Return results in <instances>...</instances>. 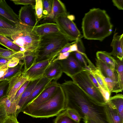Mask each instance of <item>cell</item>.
I'll list each match as a JSON object with an SVG mask.
<instances>
[{
    "label": "cell",
    "instance_id": "cell-17",
    "mask_svg": "<svg viewBox=\"0 0 123 123\" xmlns=\"http://www.w3.org/2000/svg\"><path fill=\"white\" fill-rule=\"evenodd\" d=\"M63 71L59 61L53 62L46 69L44 76L52 80L57 81L62 76Z\"/></svg>",
    "mask_w": 123,
    "mask_h": 123
},
{
    "label": "cell",
    "instance_id": "cell-38",
    "mask_svg": "<svg viewBox=\"0 0 123 123\" xmlns=\"http://www.w3.org/2000/svg\"><path fill=\"white\" fill-rule=\"evenodd\" d=\"M97 69L95 71H92L91 73L95 78L101 88L105 91L109 92L105 82L98 73Z\"/></svg>",
    "mask_w": 123,
    "mask_h": 123
},
{
    "label": "cell",
    "instance_id": "cell-9",
    "mask_svg": "<svg viewBox=\"0 0 123 123\" xmlns=\"http://www.w3.org/2000/svg\"><path fill=\"white\" fill-rule=\"evenodd\" d=\"M58 61L61 65L63 72L70 78L84 69L73 52L71 53L67 59Z\"/></svg>",
    "mask_w": 123,
    "mask_h": 123
},
{
    "label": "cell",
    "instance_id": "cell-50",
    "mask_svg": "<svg viewBox=\"0 0 123 123\" xmlns=\"http://www.w3.org/2000/svg\"><path fill=\"white\" fill-rule=\"evenodd\" d=\"M9 60L0 57V65L7 64Z\"/></svg>",
    "mask_w": 123,
    "mask_h": 123
},
{
    "label": "cell",
    "instance_id": "cell-5",
    "mask_svg": "<svg viewBox=\"0 0 123 123\" xmlns=\"http://www.w3.org/2000/svg\"><path fill=\"white\" fill-rule=\"evenodd\" d=\"M33 28L20 21L17 30L6 37H10L14 43L25 49L26 52L37 53L41 37Z\"/></svg>",
    "mask_w": 123,
    "mask_h": 123
},
{
    "label": "cell",
    "instance_id": "cell-34",
    "mask_svg": "<svg viewBox=\"0 0 123 123\" xmlns=\"http://www.w3.org/2000/svg\"><path fill=\"white\" fill-rule=\"evenodd\" d=\"M35 6V14L38 23L43 19V4L42 0H36Z\"/></svg>",
    "mask_w": 123,
    "mask_h": 123
},
{
    "label": "cell",
    "instance_id": "cell-22",
    "mask_svg": "<svg viewBox=\"0 0 123 123\" xmlns=\"http://www.w3.org/2000/svg\"><path fill=\"white\" fill-rule=\"evenodd\" d=\"M105 114L109 123H123V119L116 109L113 108L108 102L104 104Z\"/></svg>",
    "mask_w": 123,
    "mask_h": 123
},
{
    "label": "cell",
    "instance_id": "cell-49",
    "mask_svg": "<svg viewBox=\"0 0 123 123\" xmlns=\"http://www.w3.org/2000/svg\"><path fill=\"white\" fill-rule=\"evenodd\" d=\"M71 45L67 46L62 49L58 53V55L60 54L68 52L70 49Z\"/></svg>",
    "mask_w": 123,
    "mask_h": 123
},
{
    "label": "cell",
    "instance_id": "cell-32",
    "mask_svg": "<svg viewBox=\"0 0 123 123\" xmlns=\"http://www.w3.org/2000/svg\"><path fill=\"white\" fill-rule=\"evenodd\" d=\"M87 73L95 87L100 92L104 99L105 100H109L111 95L109 92L108 91H105L101 88L95 78L90 72L87 71Z\"/></svg>",
    "mask_w": 123,
    "mask_h": 123
},
{
    "label": "cell",
    "instance_id": "cell-44",
    "mask_svg": "<svg viewBox=\"0 0 123 123\" xmlns=\"http://www.w3.org/2000/svg\"><path fill=\"white\" fill-rule=\"evenodd\" d=\"M3 123H19L16 116H7Z\"/></svg>",
    "mask_w": 123,
    "mask_h": 123
},
{
    "label": "cell",
    "instance_id": "cell-1",
    "mask_svg": "<svg viewBox=\"0 0 123 123\" xmlns=\"http://www.w3.org/2000/svg\"><path fill=\"white\" fill-rule=\"evenodd\" d=\"M60 85L65 95L66 109H75L83 119L88 118L96 123H109L104 104L97 103L73 81L65 80Z\"/></svg>",
    "mask_w": 123,
    "mask_h": 123
},
{
    "label": "cell",
    "instance_id": "cell-43",
    "mask_svg": "<svg viewBox=\"0 0 123 123\" xmlns=\"http://www.w3.org/2000/svg\"><path fill=\"white\" fill-rule=\"evenodd\" d=\"M7 116L4 107L0 103V123H3Z\"/></svg>",
    "mask_w": 123,
    "mask_h": 123
},
{
    "label": "cell",
    "instance_id": "cell-12",
    "mask_svg": "<svg viewBox=\"0 0 123 123\" xmlns=\"http://www.w3.org/2000/svg\"><path fill=\"white\" fill-rule=\"evenodd\" d=\"M77 42L78 50L73 52L76 58L84 69L88 68L91 72L96 70L97 67L91 62L85 53V48L81 39H78Z\"/></svg>",
    "mask_w": 123,
    "mask_h": 123
},
{
    "label": "cell",
    "instance_id": "cell-33",
    "mask_svg": "<svg viewBox=\"0 0 123 123\" xmlns=\"http://www.w3.org/2000/svg\"><path fill=\"white\" fill-rule=\"evenodd\" d=\"M54 123H80L71 118L67 114L66 110L58 115L55 118Z\"/></svg>",
    "mask_w": 123,
    "mask_h": 123
},
{
    "label": "cell",
    "instance_id": "cell-51",
    "mask_svg": "<svg viewBox=\"0 0 123 123\" xmlns=\"http://www.w3.org/2000/svg\"><path fill=\"white\" fill-rule=\"evenodd\" d=\"M83 119L84 121H86L87 123H96L93 121L88 118H86Z\"/></svg>",
    "mask_w": 123,
    "mask_h": 123
},
{
    "label": "cell",
    "instance_id": "cell-10",
    "mask_svg": "<svg viewBox=\"0 0 123 123\" xmlns=\"http://www.w3.org/2000/svg\"><path fill=\"white\" fill-rule=\"evenodd\" d=\"M60 84L57 82V81L52 80L26 106H36L48 100L55 93Z\"/></svg>",
    "mask_w": 123,
    "mask_h": 123
},
{
    "label": "cell",
    "instance_id": "cell-26",
    "mask_svg": "<svg viewBox=\"0 0 123 123\" xmlns=\"http://www.w3.org/2000/svg\"><path fill=\"white\" fill-rule=\"evenodd\" d=\"M0 103L4 106L7 116H16L17 106L11 102L10 98L7 96L2 99L0 101Z\"/></svg>",
    "mask_w": 123,
    "mask_h": 123
},
{
    "label": "cell",
    "instance_id": "cell-47",
    "mask_svg": "<svg viewBox=\"0 0 123 123\" xmlns=\"http://www.w3.org/2000/svg\"><path fill=\"white\" fill-rule=\"evenodd\" d=\"M114 5L120 10H123V0H112Z\"/></svg>",
    "mask_w": 123,
    "mask_h": 123
},
{
    "label": "cell",
    "instance_id": "cell-28",
    "mask_svg": "<svg viewBox=\"0 0 123 123\" xmlns=\"http://www.w3.org/2000/svg\"><path fill=\"white\" fill-rule=\"evenodd\" d=\"M25 53L21 51L15 52L8 49H5L0 47V57L10 59L13 57H16L23 60Z\"/></svg>",
    "mask_w": 123,
    "mask_h": 123
},
{
    "label": "cell",
    "instance_id": "cell-31",
    "mask_svg": "<svg viewBox=\"0 0 123 123\" xmlns=\"http://www.w3.org/2000/svg\"><path fill=\"white\" fill-rule=\"evenodd\" d=\"M115 70L117 74L118 82L121 90L123 89V60H116Z\"/></svg>",
    "mask_w": 123,
    "mask_h": 123
},
{
    "label": "cell",
    "instance_id": "cell-46",
    "mask_svg": "<svg viewBox=\"0 0 123 123\" xmlns=\"http://www.w3.org/2000/svg\"><path fill=\"white\" fill-rule=\"evenodd\" d=\"M8 68L7 64L0 65V79L2 77L7 73Z\"/></svg>",
    "mask_w": 123,
    "mask_h": 123
},
{
    "label": "cell",
    "instance_id": "cell-23",
    "mask_svg": "<svg viewBox=\"0 0 123 123\" xmlns=\"http://www.w3.org/2000/svg\"><path fill=\"white\" fill-rule=\"evenodd\" d=\"M97 59L103 62L111 68L115 70L116 60L109 53L106 51H98L96 53Z\"/></svg>",
    "mask_w": 123,
    "mask_h": 123
},
{
    "label": "cell",
    "instance_id": "cell-7",
    "mask_svg": "<svg viewBox=\"0 0 123 123\" xmlns=\"http://www.w3.org/2000/svg\"><path fill=\"white\" fill-rule=\"evenodd\" d=\"M69 13L60 15L57 17L55 22L60 31L64 34L69 41H75L83 37L75 24L68 17Z\"/></svg>",
    "mask_w": 123,
    "mask_h": 123
},
{
    "label": "cell",
    "instance_id": "cell-18",
    "mask_svg": "<svg viewBox=\"0 0 123 123\" xmlns=\"http://www.w3.org/2000/svg\"><path fill=\"white\" fill-rule=\"evenodd\" d=\"M33 29L40 37L60 31L57 24L54 23H46L39 24L34 27Z\"/></svg>",
    "mask_w": 123,
    "mask_h": 123
},
{
    "label": "cell",
    "instance_id": "cell-27",
    "mask_svg": "<svg viewBox=\"0 0 123 123\" xmlns=\"http://www.w3.org/2000/svg\"><path fill=\"white\" fill-rule=\"evenodd\" d=\"M37 53L33 52H25L23 60L24 69L23 72L27 71L36 63Z\"/></svg>",
    "mask_w": 123,
    "mask_h": 123
},
{
    "label": "cell",
    "instance_id": "cell-30",
    "mask_svg": "<svg viewBox=\"0 0 123 123\" xmlns=\"http://www.w3.org/2000/svg\"><path fill=\"white\" fill-rule=\"evenodd\" d=\"M0 44L13 51L18 52L21 51V47L14 43L6 37L1 34Z\"/></svg>",
    "mask_w": 123,
    "mask_h": 123
},
{
    "label": "cell",
    "instance_id": "cell-11",
    "mask_svg": "<svg viewBox=\"0 0 123 123\" xmlns=\"http://www.w3.org/2000/svg\"><path fill=\"white\" fill-rule=\"evenodd\" d=\"M18 15L19 21L27 25L34 27L38 25L34 7L30 5L21 7Z\"/></svg>",
    "mask_w": 123,
    "mask_h": 123
},
{
    "label": "cell",
    "instance_id": "cell-40",
    "mask_svg": "<svg viewBox=\"0 0 123 123\" xmlns=\"http://www.w3.org/2000/svg\"><path fill=\"white\" fill-rule=\"evenodd\" d=\"M17 25H15L5 18L0 16V28L12 29L15 28Z\"/></svg>",
    "mask_w": 123,
    "mask_h": 123
},
{
    "label": "cell",
    "instance_id": "cell-24",
    "mask_svg": "<svg viewBox=\"0 0 123 123\" xmlns=\"http://www.w3.org/2000/svg\"><path fill=\"white\" fill-rule=\"evenodd\" d=\"M112 107L118 111L121 117L123 119V96L118 94L110 97L108 102Z\"/></svg>",
    "mask_w": 123,
    "mask_h": 123
},
{
    "label": "cell",
    "instance_id": "cell-19",
    "mask_svg": "<svg viewBox=\"0 0 123 123\" xmlns=\"http://www.w3.org/2000/svg\"><path fill=\"white\" fill-rule=\"evenodd\" d=\"M96 67L101 74L104 77L110 78L118 83L117 74L115 70L101 61L96 59Z\"/></svg>",
    "mask_w": 123,
    "mask_h": 123
},
{
    "label": "cell",
    "instance_id": "cell-3",
    "mask_svg": "<svg viewBox=\"0 0 123 123\" xmlns=\"http://www.w3.org/2000/svg\"><path fill=\"white\" fill-rule=\"evenodd\" d=\"M66 109L65 95L60 85L54 95L48 100L36 106H26L21 112L33 117L47 118L57 116Z\"/></svg>",
    "mask_w": 123,
    "mask_h": 123
},
{
    "label": "cell",
    "instance_id": "cell-2",
    "mask_svg": "<svg viewBox=\"0 0 123 123\" xmlns=\"http://www.w3.org/2000/svg\"><path fill=\"white\" fill-rule=\"evenodd\" d=\"M113 26L105 10L99 8L91 9L82 19L83 37L87 40L102 41L111 34Z\"/></svg>",
    "mask_w": 123,
    "mask_h": 123
},
{
    "label": "cell",
    "instance_id": "cell-8",
    "mask_svg": "<svg viewBox=\"0 0 123 123\" xmlns=\"http://www.w3.org/2000/svg\"><path fill=\"white\" fill-rule=\"evenodd\" d=\"M54 59H51L36 63L27 71L22 72L23 74L30 81L40 79L44 76L46 69Z\"/></svg>",
    "mask_w": 123,
    "mask_h": 123
},
{
    "label": "cell",
    "instance_id": "cell-25",
    "mask_svg": "<svg viewBox=\"0 0 123 123\" xmlns=\"http://www.w3.org/2000/svg\"><path fill=\"white\" fill-rule=\"evenodd\" d=\"M23 63L21 61L18 65L15 67L11 68H8L7 73L0 79V81L4 80H9L12 78L19 74L23 72Z\"/></svg>",
    "mask_w": 123,
    "mask_h": 123
},
{
    "label": "cell",
    "instance_id": "cell-4",
    "mask_svg": "<svg viewBox=\"0 0 123 123\" xmlns=\"http://www.w3.org/2000/svg\"><path fill=\"white\" fill-rule=\"evenodd\" d=\"M69 41L61 31L41 37L37 52L36 63L55 59L62 49L75 43L76 41L70 43Z\"/></svg>",
    "mask_w": 123,
    "mask_h": 123
},
{
    "label": "cell",
    "instance_id": "cell-42",
    "mask_svg": "<svg viewBox=\"0 0 123 123\" xmlns=\"http://www.w3.org/2000/svg\"><path fill=\"white\" fill-rule=\"evenodd\" d=\"M21 61L19 59L13 57L9 60L7 63V65L8 68H13L17 66Z\"/></svg>",
    "mask_w": 123,
    "mask_h": 123
},
{
    "label": "cell",
    "instance_id": "cell-21",
    "mask_svg": "<svg viewBox=\"0 0 123 123\" xmlns=\"http://www.w3.org/2000/svg\"><path fill=\"white\" fill-rule=\"evenodd\" d=\"M40 79L30 81L25 88L17 106L16 114L17 117L18 113L21 112L26 100Z\"/></svg>",
    "mask_w": 123,
    "mask_h": 123
},
{
    "label": "cell",
    "instance_id": "cell-6",
    "mask_svg": "<svg viewBox=\"0 0 123 123\" xmlns=\"http://www.w3.org/2000/svg\"><path fill=\"white\" fill-rule=\"evenodd\" d=\"M72 81L98 103L104 105L105 102L101 93L89 78L87 71L84 69L71 78Z\"/></svg>",
    "mask_w": 123,
    "mask_h": 123
},
{
    "label": "cell",
    "instance_id": "cell-29",
    "mask_svg": "<svg viewBox=\"0 0 123 123\" xmlns=\"http://www.w3.org/2000/svg\"><path fill=\"white\" fill-rule=\"evenodd\" d=\"M97 71L105 82L111 94L112 92H115L117 93L122 92L118 83L110 78L104 77L97 68Z\"/></svg>",
    "mask_w": 123,
    "mask_h": 123
},
{
    "label": "cell",
    "instance_id": "cell-13",
    "mask_svg": "<svg viewBox=\"0 0 123 123\" xmlns=\"http://www.w3.org/2000/svg\"><path fill=\"white\" fill-rule=\"evenodd\" d=\"M64 4L59 0H53L52 8L49 15L41 20L38 25L46 23H54L55 18L59 15L67 12Z\"/></svg>",
    "mask_w": 123,
    "mask_h": 123
},
{
    "label": "cell",
    "instance_id": "cell-48",
    "mask_svg": "<svg viewBox=\"0 0 123 123\" xmlns=\"http://www.w3.org/2000/svg\"><path fill=\"white\" fill-rule=\"evenodd\" d=\"M77 41V40H76V43L71 45L70 49L68 51V52L72 53L77 51V50L78 47L76 43Z\"/></svg>",
    "mask_w": 123,
    "mask_h": 123
},
{
    "label": "cell",
    "instance_id": "cell-15",
    "mask_svg": "<svg viewBox=\"0 0 123 123\" xmlns=\"http://www.w3.org/2000/svg\"><path fill=\"white\" fill-rule=\"evenodd\" d=\"M0 16L16 25L19 22L18 15L5 0H0Z\"/></svg>",
    "mask_w": 123,
    "mask_h": 123
},
{
    "label": "cell",
    "instance_id": "cell-52",
    "mask_svg": "<svg viewBox=\"0 0 123 123\" xmlns=\"http://www.w3.org/2000/svg\"><path fill=\"white\" fill-rule=\"evenodd\" d=\"M68 17L69 19L72 21H73L75 19L74 16L72 15H69V14L68 15Z\"/></svg>",
    "mask_w": 123,
    "mask_h": 123
},
{
    "label": "cell",
    "instance_id": "cell-45",
    "mask_svg": "<svg viewBox=\"0 0 123 123\" xmlns=\"http://www.w3.org/2000/svg\"><path fill=\"white\" fill-rule=\"evenodd\" d=\"M71 53L67 52L60 54L53 60V62L66 59L68 57Z\"/></svg>",
    "mask_w": 123,
    "mask_h": 123
},
{
    "label": "cell",
    "instance_id": "cell-36",
    "mask_svg": "<svg viewBox=\"0 0 123 123\" xmlns=\"http://www.w3.org/2000/svg\"><path fill=\"white\" fill-rule=\"evenodd\" d=\"M67 113L72 119L77 122H80L81 117L78 111L75 109L70 108L66 109Z\"/></svg>",
    "mask_w": 123,
    "mask_h": 123
},
{
    "label": "cell",
    "instance_id": "cell-35",
    "mask_svg": "<svg viewBox=\"0 0 123 123\" xmlns=\"http://www.w3.org/2000/svg\"><path fill=\"white\" fill-rule=\"evenodd\" d=\"M53 1V0H42L43 18L48 16L50 13L52 8Z\"/></svg>",
    "mask_w": 123,
    "mask_h": 123
},
{
    "label": "cell",
    "instance_id": "cell-53",
    "mask_svg": "<svg viewBox=\"0 0 123 123\" xmlns=\"http://www.w3.org/2000/svg\"><path fill=\"white\" fill-rule=\"evenodd\" d=\"M84 121L85 123H87L86 121Z\"/></svg>",
    "mask_w": 123,
    "mask_h": 123
},
{
    "label": "cell",
    "instance_id": "cell-16",
    "mask_svg": "<svg viewBox=\"0 0 123 123\" xmlns=\"http://www.w3.org/2000/svg\"><path fill=\"white\" fill-rule=\"evenodd\" d=\"M117 34L115 30L111 44L112 50L109 53L111 55L117 59L122 60L123 58V34L119 35Z\"/></svg>",
    "mask_w": 123,
    "mask_h": 123
},
{
    "label": "cell",
    "instance_id": "cell-37",
    "mask_svg": "<svg viewBox=\"0 0 123 123\" xmlns=\"http://www.w3.org/2000/svg\"><path fill=\"white\" fill-rule=\"evenodd\" d=\"M9 80L0 81V101L7 96V92L9 85Z\"/></svg>",
    "mask_w": 123,
    "mask_h": 123
},
{
    "label": "cell",
    "instance_id": "cell-20",
    "mask_svg": "<svg viewBox=\"0 0 123 123\" xmlns=\"http://www.w3.org/2000/svg\"><path fill=\"white\" fill-rule=\"evenodd\" d=\"M52 80L44 76L41 78L26 100L22 109L36 98L43 89Z\"/></svg>",
    "mask_w": 123,
    "mask_h": 123
},
{
    "label": "cell",
    "instance_id": "cell-41",
    "mask_svg": "<svg viewBox=\"0 0 123 123\" xmlns=\"http://www.w3.org/2000/svg\"><path fill=\"white\" fill-rule=\"evenodd\" d=\"M16 5H23L25 6L30 5L35 7L36 0H11Z\"/></svg>",
    "mask_w": 123,
    "mask_h": 123
},
{
    "label": "cell",
    "instance_id": "cell-39",
    "mask_svg": "<svg viewBox=\"0 0 123 123\" xmlns=\"http://www.w3.org/2000/svg\"><path fill=\"white\" fill-rule=\"evenodd\" d=\"M30 81H28L25 82L17 91L14 97L13 103L17 107L21 96Z\"/></svg>",
    "mask_w": 123,
    "mask_h": 123
},
{
    "label": "cell",
    "instance_id": "cell-14",
    "mask_svg": "<svg viewBox=\"0 0 123 123\" xmlns=\"http://www.w3.org/2000/svg\"><path fill=\"white\" fill-rule=\"evenodd\" d=\"M22 72L9 80L7 95L10 98L11 101L13 103L17 91L25 82L28 81L27 79L23 75Z\"/></svg>",
    "mask_w": 123,
    "mask_h": 123
}]
</instances>
